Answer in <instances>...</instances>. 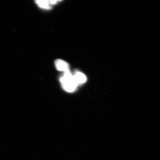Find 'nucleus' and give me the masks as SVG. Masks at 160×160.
I'll return each instance as SVG.
<instances>
[{
	"label": "nucleus",
	"mask_w": 160,
	"mask_h": 160,
	"mask_svg": "<svg viewBox=\"0 0 160 160\" xmlns=\"http://www.w3.org/2000/svg\"><path fill=\"white\" fill-rule=\"evenodd\" d=\"M75 81L78 85L82 84L87 81V77L81 72H77L73 75Z\"/></svg>",
	"instance_id": "obj_3"
},
{
	"label": "nucleus",
	"mask_w": 160,
	"mask_h": 160,
	"mask_svg": "<svg viewBox=\"0 0 160 160\" xmlns=\"http://www.w3.org/2000/svg\"><path fill=\"white\" fill-rule=\"evenodd\" d=\"M35 2L41 8L46 9H51V5L49 1H36Z\"/></svg>",
	"instance_id": "obj_4"
},
{
	"label": "nucleus",
	"mask_w": 160,
	"mask_h": 160,
	"mask_svg": "<svg viewBox=\"0 0 160 160\" xmlns=\"http://www.w3.org/2000/svg\"><path fill=\"white\" fill-rule=\"evenodd\" d=\"M55 64L56 68L58 71L65 72L69 70V66L68 63L63 60L60 59L56 60Z\"/></svg>",
	"instance_id": "obj_2"
},
{
	"label": "nucleus",
	"mask_w": 160,
	"mask_h": 160,
	"mask_svg": "<svg viewBox=\"0 0 160 160\" xmlns=\"http://www.w3.org/2000/svg\"><path fill=\"white\" fill-rule=\"evenodd\" d=\"M60 81L63 88L68 92H75L78 86L69 70L64 72V73L60 78Z\"/></svg>",
	"instance_id": "obj_1"
}]
</instances>
